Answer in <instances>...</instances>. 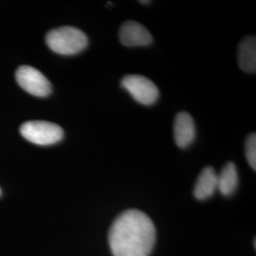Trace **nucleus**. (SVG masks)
<instances>
[{"label": "nucleus", "mask_w": 256, "mask_h": 256, "mask_svg": "<svg viewBox=\"0 0 256 256\" xmlns=\"http://www.w3.org/2000/svg\"><path fill=\"white\" fill-rule=\"evenodd\" d=\"M196 137V126L191 115L187 112H180L174 122V138L176 144L180 148L189 146Z\"/></svg>", "instance_id": "obj_7"}, {"label": "nucleus", "mask_w": 256, "mask_h": 256, "mask_svg": "<svg viewBox=\"0 0 256 256\" xmlns=\"http://www.w3.org/2000/svg\"><path fill=\"white\" fill-rule=\"evenodd\" d=\"M20 133L22 137L37 146H52L59 142L64 137V131L58 124L44 120L23 124Z\"/></svg>", "instance_id": "obj_3"}, {"label": "nucleus", "mask_w": 256, "mask_h": 256, "mask_svg": "<svg viewBox=\"0 0 256 256\" xmlns=\"http://www.w3.org/2000/svg\"><path fill=\"white\" fill-rule=\"evenodd\" d=\"M16 82L21 88L36 97L48 96L52 86L46 76L38 70L30 66H19L16 72Z\"/></svg>", "instance_id": "obj_4"}, {"label": "nucleus", "mask_w": 256, "mask_h": 256, "mask_svg": "<svg viewBox=\"0 0 256 256\" xmlns=\"http://www.w3.org/2000/svg\"><path fill=\"white\" fill-rule=\"evenodd\" d=\"M218 190V174L212 167H206L202 170L194 185V196L200 200L210 198Z\"/></svg>", "instance_id": "obj_8"}, {"label": "nucleus", "mask_w": 256, "mask_h": 256, "mask_svg": "<svg viewBox=\"0 0 256 256\" xmlns=\"http://www.w3.org/2000/svg\"><path fill=\"white\" fill-rule=\"evenodd\" d=\"M238 48L239 66L245 72L254 74L256 70V36H248L243 39Z\"/></svg>", "instance_id": "obj_9"}, {"label": "nucleus", "mask_w": 256, "mask_h": 256, "mask_svg": "<svg viewBox=\"0 0 256 256\" xmlns=\"http://www.w3.org/2000/svg\"><path fill=\"white\" fill-rule=\"evenodd\" d=\"M238 185V168L234 162H228L218 174V190L229 196L236 192Z\"/></svg>", "instance_id": "obj_10"}, {"label": "nucleus", "mask_w": 256, "mask_h": 256, "mask_svg": "<svg viewBox=\"0 0 256 256\" xmlns=\"http://www.w3.org/2000/svg\"><path fill=\"white\" fill-rule=\"evenodd\" d=\"M0 194H1V190H0Z\"/></svg>", "instance_id": "obj_13"}, {"label": "nucleus", "mask_w": 256, "mask_h": 256, "mask_svg": "<svg viewBox=\"0 0 256 256\" xmlns=\"http://www.w3.org/2000/svg\"><path fill=\"white\" fill-rule=\"evenodd\" d=\"M46 43L52 52L58 54L74 55L86 48L88 39L79 28L64 26L48 32Z\"/></svg>", "instance_id": "obj_2"}, {"label": "nucleus", "mask_w": 256, "mask_h": 256, "mask_svg": "<svg viewBox=\"0 0 256 256\" xmlns=\"http://www.w3.org/2000/svg\"><path fill=\"white\" fill-rule=\"evenodd\" d=\"M245 149L248 164L254 170H256V135L254 133H252L248 137Z\"/></svg>", "instance_id": "obj_11"}, {"label": "nucleus", "mask_w": 256, "mask_h": 256, "mask_svg": "<svg viewBox=\"0 0 256 256\" xmlns=\"http://www.w3.org/2000/svg\"><path fill=\"white\" fill-rule=\"evenodd\" d=\"M140 3H142V4H148V3H150V1H140Z\"/></svg>", "instance_id": "obj_12"}, {"label": "nucleus", "mask_w": 256, "mask_h": 256, "mask_svg": "<svg viewBox=\"0 0 256 256\" xmlns=\"http://www.w3.org/2000/svg\"><path fill=\"white\" fill-rule=\"evenodd\" d=\"M155 241V225L142 210L122 212L110 227L108 242L113 256H149Z\"/></svg>", "instance_id": "obj_1"}, {"label": "nucleus", "mask_w": 256, "mask_h": 256, "mask_svg": "<svg viewBox=\"0 0 256 256\" xmlns=\"http://www.w3.org/2000/svg\"><path fill=\"white\" fill-rule=\"evenodd\" d=\"M120 41L124 46H147L152 43V36L146 28L135 21H126L119 32Z\"/></svg>", "instance_id": "obj_6"}, {"label": "nucleus", "mask_w": 256, "mask_h": 256, "mask_svg": "<svg viewBox=\"0 0 256 256\" xmlns=\"http://www.w3.org/2000/svg\"><path fill=\"white\" fill-rule=\"evenodd\" d=\"M122 86L130 93L135 101L144 106L155 104L160 96V92L155 84L140 75H128L124 77Z\"/></svg>", "instance_id": "obj_5"}]
</instances>
